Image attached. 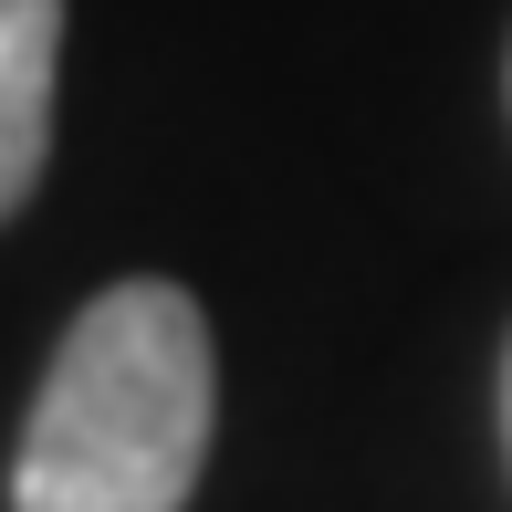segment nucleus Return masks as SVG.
<instances>
[{
    "label": "nucleus",
    "instance_id": "7ed1b4c3",
    "mask_svg": "<svg viewBox=\"0 0 512 512\" xmlns=\"http://www.w3.org/2000/svg\"><path fill=\"white\" fill-rule=\"evenodd\" d=\"M502 450H512V345H502Z\"/></svg>",
    "mask_w": 512,
    "mask_h": 512
},
{
    "label": "nucleus",
    "instance_id": "f257e3e1",
    "mask_svg": "<svg viewBox=\"0 0 512 512\" xmlns=\"http://www.w3.org/2000/svg\"><path fill=\"white\" fill-rule=\"evenodd\" d=\"M209 314L178 283H105L53 345L11 512H178L209 460Z\"/></svg>",
    "mask_w": 512,
    "mask_h": 512
},
{
    "label": "nucleus",
    "instance_id": "f03ea898",
    "mask_svg": "<svg viewBox=\"0 0 512 512\" xmlns=\"http://www.w3.org/2000/svg\"><path fill=\"white\" fill-rule=\"evenodd\" d=\"M53 63H63V0H0V220L32 199L53 147Z\"/></svg>",
    "mask_w": 512,
    "mask_h": 512
}]
</instances>
